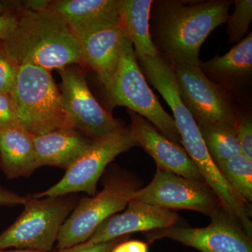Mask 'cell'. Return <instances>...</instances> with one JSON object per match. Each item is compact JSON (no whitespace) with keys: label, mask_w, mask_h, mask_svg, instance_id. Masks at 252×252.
Wrapping results in <instances>:
<instances>
[{"label":"cell","mask_w":252,"mask_h":252,"mask_svg":"<svg viewBox=\"0 0 252 252\" xmlns=\"http://www.w3.org/2000/svg\"><path fill=\"white\" fill-rule=\"evenodd\" d=\"M210 157L215 164L242 153L236 126L228 122L195 121Z\"/></svg>","instance_id":"obj_20"},{"label":"cell","mask_w":252,"mask_h":252,"mask_svg":"<svg viewBox=\"0 0 252 252\" xmlns=\"http://www.w3.org/2000/svg\"><path fill=\"white\" fill-rule=\"evenodd\" d=\"M128 238L129 235H124L110 241L99 244H90L85 242L70 248L61 249L56 252H112L119 244L127 240Z\"/></svg>","instance_id":"obj_26"},{"label":"cell","mask_w":252,"mask_h":252,"mask_svg":"<svg viewBox=\"0 0 252 252\" xmlns=\"http://www.w3.org/2000/svg\"><path fill=\"white\" fill-rule=\"evenodd\" d=\"M237 139L241 152L252 160V119L251 114L240 113L236 126Z\"/></svg>","instance_id":"obj_24"},{"label":"cell","mask_w":252,"mask_h":252,"mask_svg":"<svg viewBox=\"0 0 252 252\" xmlns=\"http://www.w3.org/2000/svg\"><path fill=\"white\" fill-rule=\"evenodd\" d=\"M233 14L227 20V34L228 43L240 42L249 34V29L252 21V0H235Z\"/></svg>","instance_id":"obj_22"},{"label":"cell","mask_w":252,"mask_h":252,"mask_svg":"<svg viewBox=\"0 0 252 252\" xmlns=\"http://www.w3.org/2000/svg\"><path fill=\"white\" fill-rule=\"evenodd\" d=\"M228 185L248 203L252 201V160L243 153L217 164Z\"/></svg>","instance_id":"obj_21"},{"label":"cell","mask_w":252,"mask_h":252,"mask_svg":"<svg viewBox=\"0 0 252 252\" xmlns=\"http://www.w3.org/2000/svg\"><path fill=\"white\" fill-rule=\"evenodd\" d=\"M49 9L64 20L77 39L119 24L118 0H59Z\"/></svg>","instance_id":"obj_14"},{"label":"cell","mask_w":252,"mask_h":252,"mask_svg":"<svg viewBox=\"0 0 252 252\" xmlns=\"http://www.w3.org/2000/svg\"><path fill=\"white\" fill-rule=\"evenodd\" d=\"M14 126H19V124L12 96L0 93V127Z\"/></svg>","instance_id":"obj_25"},{"label":"cell","mask_w":252,"mask_h":252,"mask_svg":"<svg viewBox=\"0 0 252 252\" xmlns=\"http://www.w3.org/2000/svg\"><path fill=\"white\" fill-rule=\"evenodd\" d=\"M106 92L112 106L127 107L145 118L169 140L182 144L173 118L162 108L157 96L151 90L139 65L133 46L124 34L121 41L119 67Z\"/></svg>","instance_id":"obj_4"},{"label":"cell","mask_w":252,"mask_h":252,"mask_svg":"<svg viewBox=\"0 0 252 252\" xmlns=\"http://www.w3.org/2000/svg\"><path fill=\"white\" fill-rule=\"evenodd\" d=\"M65 197H28L18 220L0 234V250L15 248L49 252L60 230L76 206Z\"/></svg>","instance_id":"obj_5"},{"label":"cell","mask_w":252,"mask_h":252,"mask_svg":"<svg viewBox=\"0 0 252 252\" xmlns=\"http://www.w3.org/2000/svg\"><path fill=\"white\" fill-rule=\"evenodd\" d=\"M59 72L63 107L72 128L95 140L122 127L120 122L97 102L80 69L68 66Z\"/></svg>","instance_id":"obj_10"},{"label":"cell","mask_w":252,"mask_h":252,"mask_svg":"<svg viewBox=\"0 0 252 252\" xmlns=\"http://www.w3.org/2000/svg\"><path fill=\"white\" fill-rule=\"evenodd\" d=\"M11 96L17 111L18 124L31 135L71 127L61 91L47 69L31 64L20 66Z\"/></svg>","instance_id":"obj_3"},{"label":"cell","mask_w":252,"mask_h":252,"mask_svg":"<svg viewBox=\"0 0 252 252\" xmlns=\"http://www.w3.org/2000/svg\"><path fill=\"white\" fill-rule=\"evenodd\" d=\"M233 1H153L150 33L158 53L177 64L200 66V50L214 30L227 22Z\"/></svg>","instance_id":"obj_1"},{"label":"cell","mask_w":252,"mask_h":252,"mask_svg":"<svg viewBox=\"0 0 252 252\" xmlns=\"http://www.w3.org/2000/svg\"><path fill=\"white\" fill-rule=\"evenodd\" d=\"M131 136L137 145L152 156L158 169L200 182H205L193 160L180 144L169 140L145 118L129 110Z\"/></svg>","instance_id":"obj_12"},{"label":"cell","mask_w":252,"mask_h":252,"mask_svg":"<svg viewBox=\"0 0 252 252\" xmlns=\"http://www.w3.org/2000/svg\"><path fill=\"white\" fill-rule=\"evenodd\" d=\"M18 15L14 9L9 10L0 16V41H4L17 25Z\"/></svg>","instance_id":"obj_27"},{"label":"cell","mask_w":252,"mask_h":252,"mask_svg":"<svg viewBox=\"0 0 252 252\" xmlns=\"http://www.w3.org/2000/svg\"><path fill=\"white\" fill-rule=\"evenodd\" d=\"M0 252H44L36 251V250H21V249H18V250H0Z\"/></svg>","instance_id":"obj_32"},{"label":"cell","mask_w":252,"mask_h":252,"mask_svg":"<svg viewBox=\"0 0 252 252\" xmlns=\"http://www.w3.org/2000/svg\"><path fill=\"white\" fill-rule=\"evenodd\" d=\"M137 189V183L130 177L114 176L101 191L81 199L60 230L57 248L85 243L104 220L125 209Z\"/></svg>","instance_id":"obj_6"},{"label":"cell","mask_w":252,"mask_h":252,"mask_svg":"<svg viewBox=\"0 0 252 252\" xmlns=\"http://www.w3.org/2000/svg\"><path fill=\"white\" fill-rule=\"evenodd\" d=\"M210 219V224L203 228L175 225L146 232V238L150 243L170 238L201 252H252V238L236 219L222 207Z\"/></svg>","instance_id":"obj_11"},{"label":"cell","mask_w":252,"mask_h":252,"mask_svg":"<svg viewBox=\"0 0 252 252\" xmlns=\"http://www.w3.org/2000/svg\"><path fill=\"white\" fill-rule=\"evenodd\" d=\"M18 66L31 64L51 70L84 63L80 43L54 10H23L17 25L2 41Z\"/></svg>","instance_id":"obj_2"},{"label":"cell","mask_w":252,"mask_h":252,"mask_svg":"<svg viewBox=\"0 0 252 252\" xmlns=\"http://www.w3.org/2000/svg\"><path fill=\"white\" fill-rule=\"evenodd\" d=\"M127 205L123 213L112 215L104 220L86 242L106 243L135 232L170 228L178 221V215L172 210L135 200H130Z\"/></svg>","instance_id":"obj_13"},{"label":"cell","mask_w":252,"mask_h":252,"mask_svg":"<svg viewBox=\"0 0 252 252\" xmlns=\"http://www.w3.org/2000/svg\"><path fill=\"white\" fill-rule=\"evenodd\" d=\"M137 145L130 128L121 127L109 135L92 140L90 147L67 170L62 179L51 188L36 193V198L58 197L85 192L91 196L97 193L99 179L109 162L119 154Z\"/></svg>","instance_id":"obj_7"},{"label":"cell","mask_w":252,"mask_h":252,"mask_svg":"<svg viewBox=\"0 0 252 252\" xmlns=\"http://www.w3.org/2000/svg\"><path fill=\"white\" fill-rule=\"evenodd\" d=\"M20 3L23 5V10H30L32 11H42L49 9L52 1L48 0H28Z\"/></svg>","instance_id":"obj_30"},{"label":"cell","mask_w":252,"mask_h":252,"mask_svg":"<svg viewBox=\"0 0 252 252\" xmlns=\"http://www.w3.org/2000/svg\"><path fill=\"white\" fill-rule=\"evenodd\" d=\"M123 34L119 24L78 39L84 63L96 72L106 91L109 90L120 63Z\"/></svg>","instance_id":"obj_16"},{"label":"cell","mask_w":252,"mask_h":252,"mask_svg":"<svg viewBox=\"0 0 252 252\" xmlns=\"http://www.w3.org/2000/svg\"><path fill=\"white\" fill-rule=\"evenodd\" d=\"M172 64L180 98L195 121L237 126L241 112L228 91L209 79L200 66Z\"/></svg>","instance_id":"obj_8"},{"label":"cell","mask_w":252,"mask_h":252,"mask_svg":"<svg viewBox=\"0 0 252 252\" xmlns=\"http://www.w3.org/2000/svg\"><path fill=\"white\" fill-rule=\"evenodd\" d=\"M200 67L205 75L226 91L243 90L252 75V32L223 56H217Z\"/></svg>","instance_id":"obj_15"},{"label":"cell","mask_w":252,"mask_h":252,"mask_svg":"<svg viewBox=\"0 0 252 252\" xmlns=\"http://www.w3.org/2000/svg\"><path fill=\"white\" fill-rule=\"evenodd\" d=\"M112 252H149V244L140 240H125L117 245Z\"/></svg>","instance_id":"obj_29"},{"label":"cell","mask_w":252,"mask_h":252,"mask_svg":"<svg viewBox=\"0 0 252 252\" xmlns=\"http://www.w3.org/2000/svg\"><path fill=\"white\" fill-rule=\"evenodd\" d=\"M38 167L33 135L20 126L0 127V168L6 177H29Z\"/></svg>","instance_id":"obj_18"},{"label":"cell","mask_w":252,"mask_h":252,"mask_svg":"<svg viewBox=\"0 0 252 252\" xmlns=\"http://www.w3.org/2000/svg\"><path fill=\"white\" fill-rule=\"evenodd\" d=\"M14 1H11V3L8 2V1H0V16H2L5 13L9 11V10L14 9Z\"/></svg>","instance_id":"obj_31"},{"label":"cell","mask_w":252,"mask_h":252,"mask_svg":"<svg viewBox=\"0 0 252 252\" xmlns=\"http://www.w3.org/2000/svg\"><path fill=\"white\" fill-rule=\"evenodd\" d=\"M19 66L10 57L0 41V93L12 94L17 81Z\"/></svg>","instance_id":"obj_23"},{"label":"cell","mask_w":252,"mask_h":252,"mask_svg":"<svg viewBox=\"0 0 252 252\" xmlns=\"http://www.w3.org/2000/svg\"><path fill=\"white\" fill-rule=\"evenodd\" d=\"M153 0H118L119 25L130 41L137 61L158 54L150 33Z\"/></svg>","instance_id":"obj_19"},{"label":"cell","mask_w":252,"mask_h":252,"mask_svg":"<svg viewBox=\"0 0 252 252\" xmlns=\"http://www.w3.org/2000/svg\"><path fill=\"white\" fill-rule=\"evenodd\" d=\"M91 141L71 127L33 135L38 167L55 166L67 170L90 147Z\"/></svg>","instance_id":"obj_17"},{"label":"cell","mask_w":252,"mask_h":252,"mask_svg":"<svg viewBox=\"0 0 252 252\" xmlns=\"http://www.w3.org/2000/svg\"><path fill=\"white\" fill-rule=\"evenodd\" d=\"M130 200L169 210H193L209 217L222 207L216 194L205 182L160 169L149 185L135 190Z\"/></svg>","instance_id":"obj_9"},{"label":"cell","mask_w":252,"mask_h":252,"mask_svg":"<svg viewBox=\"0 0 252 252\" xmlns=\"http://www.w3.org/2000/svg\"><path fill=\"white\" fill-rule=\"evenodd\" d=\"M28 198V197L22 196L0 187V206H17L24 205Z\"/></svg>","instance_id":"obj_28"}]
</instances>
